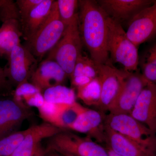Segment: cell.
Instances as JSON below:
<instances>
[{"label": "cell", "mask_w": 156, "mask_h": 156, "mask_svg": "<svg viewBox=\"0 0 156 156\" xmlns=\"http://www.w3.org/2000/svg\"><path fill=\"white\" fill-rule=\"evenodd\" d=\"M87 108L77 101L71 104H54L45 101L43 106L38 109L40 117L45 122L68 130Z\"/></svg>", "instance_id": "obj_13"}, {"label": "cell", "mask_w": 156, "mask_h": 156, "mask_svg": "<svg viewBox=\"0 0 156 156\" xmlns=\"http://www.w3.org/2000/svg\"><path fill=\"white\" fill-rule=\"evenodd\" d=\"M30 131V128L17 131L0 139V156H10L19 147Z\"/></svg>", "instance_id": "obj_24"}, {"label": "cell", "mask_w": 156, "mask_h": 156, "mask_svg": "<svg viewBox=\"0 0 156 156\" xmlns=\"http://www.w3.org/2000/svg\"><path fill=\"white\" fill-rule=\"evenodd\" d=\"M87 57H88L87 56H83L82 53L80 55L75 66L72 76L70 79L75 77L80 76L83 75V70Z\"/></svg>", "instance_id": "obj_30"}, {"label": "cell", "mask_w": 156, "mask_h": 156, "mask_svg": "<svg viewBox=\"0 0 156 156\" xmlns=\"http://www.w3.org/2000/svg\"><path fill=\"white\" fill-rule=\"evenodd\" d=\"M76 97L85 104L90 106H97L101 95V87L96 79L83 87L77 88Z\"/></svg>", "instance_id": "obj_23"}, {"label": "cell", "mask_w": 156, "mask_h": 156, "mask_svg": "<svg viewBox=\"0 0 156 156\" xmlns=\"http://www.w3.org/2000/svg\"><path fill=\"white\" fill-rule=\"evenodd\" d=\"M130 115L156 134V84L148 81Z\"/></svg>", "instance_id": "obj_16"}, {"label": "cell", "mask_w": 156, "mask_h": 156, "mask_svg": "<svg viewBox=\"0 0 156 156\" xmlns=\"http://www.w3.org/2000/svg\"><path fill=\"white\" fill-rule=\"evenodd\" d=\"M46 156H62L59 153L53 150L45 149Z\"/></svg>", "instance_id": "obj_31"}, {"label": "cell", "mask_w": 156, "mask_h": 156, "mask_svg": "<svg viewBox=\"0 0 156 156\" xmlns=\"http://www.w3.org/2000/svg\"><path fill=\"white\" fill-rule=\"evenodd\" d=\"M45 101L58 104H71L76 101V94L72 88L59 85L49 88L43 93Z\"/></svg>", "instance_id": "obj_21"}, {"label": "cell", "mask_w": 156, "mask_h": 156, "mask_svg": "<svg viewBox=\"0 0 156 156\" xmlns=\"http://www.w3.org/2000/svg\"><path fill=\"white\" fill-rule=\"evenodd\" d=\"M107 26L108 50L112 61L122 65L126 71L138 70V47L128 38L122 25L108 16Z\"/></svg>", "instance_id": "obj_2"}, {"label": "cell", "mask_w": 156, "mask_h": 156, "mask_svg": "<svg viewBox=\"0 0 156 156\" xmlns=\"http://www.w3.org/2000/svg\"><path fill=\"white\" fill-rule=\"evenodd\" d=\"M59 154H60V153H59ZM61 154V156H63V155L61 154Z\"/></svg>", "instance_id": "obj_34"}, {"label": "cell", "mask_w": 156, "mask_h": 156, "mask_svg": "<svg viewBox=\"0 0 156 156\" xmlns=\"http://www.w3.org/2000/svg\"><path fill=\"white\" fill-rule=\"evenodd\" d=\"M8 67L5 68L8 80L12 87L28 83L38 66V60L25 46L15 47L8 58Z\"/></svg>", "instance_id": "obj_9"}, {"label": "cell", "mask_w": 156, "mask_h": 156, "mask_svg": "<svg viewBox=\"0 0 156 156\" xmlns=\"http://www.w3.org/2000/svg\"><path fill=\"white\" fill-rule=\"evenodd\" d=\"M46 149L69 154L73 156H109L106 148L88 137H82L63 130L49 138Z\"/></svg>", "instance_id": "obj_6"}, {"label": "cell", "mask_w": 156, "mask_h": 156, "mask_svg": "<svg viewBox=\"0 0 156 156\" xmlns=\"http://www.w3.org/2000/svg\"><path fill=\"white\" fill-rule=\"evenodd\" d=\"M139 65L144 76L149 82L156 85V41L144 52Z\"/></svg>", "instance_id": "obj_22"}, {"label": "cell", "mask_w": 156, "mask_h": 156, "mask_svg": "<svg viewBox=\"0 0 156 156\" xmlns=\"http://www.w3.org/2000/svg\"><path fill=\"white\" fill-rule=\"evenodd\" d=\"M106 148L107 150L109 156H121L115 153L113 151H112L109 148L107 147Z\"/></svg>", "instance_id": "obj_32"}, {"label": "cell", "mask_w": 156, "mask_h": 156, "mask_svg": "<svg viewBox=\"0 0 156 156\" xmlns=\"http://www.w3.org/2000/svg\"><path fill=\"white\" fill-rule=\"evenodd\" d=\"M97 79L101 87V95L97 107L105 114L119 95L127 71L121 70L111 64H98Z\"/></svg>", "instance_id": "obj_8"}, {"label": "cell", "mask_w": 156, "mask_h": 156, "mask_svg": "<svg viewBox=\"0 0 156 156\" xmlns=\"http://www.w3.org/2000/svg\"><path fill=\"white\" fill-rule=\"evenodd\" d=\"M57 152H58L59 153L63 155L64 156H73L72 155L69 154L61 152L58 151Z\"/></svg>", "instance_id": "obj_33"}, {"label": "cell", "mask_w": 156, "mask_h": 156, "mask_svg": "<svg viewBox=\"0 0 156 156\" xmlns=\"http://www.w3.org/2000/svg\"><path fill=\"white\" fill-rule=\"evenodd\" d=\"M148 82L138 70L134 72H127L119 93L108 109L109 113L130 115Z\"/></svg>", "instance_id": "obj_10"}, {"label": "cell", "mask_w": 156, "mask_h": 156, "mask_svg": "<svg viewBox=\"0 0 156 156\" xmlns=\"http://www.w3.org/2000/svg\"><path fill=\"white\" fill-rule=\"evenodd\" d=\"M155 0H99L97 1L109 17L119 23L130 21L139 11Z\"/></svg>", "instance_id": "obj_15"}, {"label": "cell", "mask_w": 156, "mask_h": 156, "mask_svg": "<svg viewBox=\"0 0 156 156\" xmlns=\"http://www.w3.org/2000/svg\"><path fill=\"white\" fill-rule=\"evenodd\" d=\"M33 114L22 101L14 98L0 100V139L17 131L22 123Z\"/></svg>", "instance_id": "obj_12"}, {"label": "cell", "mask_w": 156, "mask_h": 156, "mask_svg": "<svg viewBox=\"0 0 156 156\" xmlns=\"http://www.w3.org/2000/svg\"><path fill=\"white\" fill-rule=\"evenodd\" d=\"M68 77L64 71L56 62L45 59L34 71L29 83L43 94L45 90L59 85H63Z\"/></svg>", "instance_id": "obj_17"}, {"label": "cell", "mask_w": 156, "mask_h": 156, "mask_svg": "<svg viewBox=\"0 0 156 156\" xmlns=\"http://www.w3.org/2000/svg\"><path fill=\"white\" fill-rule=\"evenodd\" d=\"M83 44L78 23V13L67 26L63 36L48 53L46 59L56 62L71 78L77 60L82 54Z\"/></svg>", "instance_id": "obj_3"}, {"label": "cell", "mask_w": 156, "mask_h": 156, "mask_svg": "<svg viewBox=\"0 0 156 156\" xmlns=\"http://www.w3.org/2000/svg\"><path fill=\"white\" fill-rule=\"evenodd\" d=\"M56 3L59 17L67 26L77 14L76 10L79 8V1L58 0Z\"/></svg>", "instance_id": "obj_25"}, {"label": "cell", "mask_w": 156, "mask_h": 156, "mask_svg": "<svg viewBox=\"0 0 156 156\" xmlns=\"http://www.w3.org/2000/svg\"><path fill=\"white\" fill-rule=\"evenodd\" d=\"M12 86L8 80L5 68L0 67V93L7 94L14 93Z\"/></svg>", "instance_id": "obj_29"}, {"label": "cell", "mask_w": 156, "mask_h": 156, "mask_svg": "<svg viewBox=\"0 0 156 156\" xmlns=\"http://www.w3.org/2000/svg\"><path fill=\"white\" fill-rule=\"evenodd\" d=\"M78 23L83 45L98 64L111 63L108 50L107 14L92 0L79 1Z\"/></svg>", "instance_id": "obj_1"}, {"label": "cell", "mask_w": 156, "mask_h": 156, "mask_svg": "<svg viewBox=\"0 0 156 156\" xmlns=\"http://www.w3.org/2000/svg\"><path fill=\"white\" fill-rule=\"evenodd\" d=\"M43 0H17L16 3L19 10L21 20L32 10L41 3Z\"/></svg>", "instance_id": "obj_27"}, {"label": "cell", "mask_w": 156, "mask_h": 156, "mask_svg": "<svg viewBox=\"0 0 156 156\" xmlns=\"http://www.w3.org/2000/svg\"><path fill=\"white\" fill-rule=\"evenodd\" d=\"M66 26L60 19L56 1H54L49 16L25 47L39 60L54 48L61 39Z\"/></svg>", "instance_id": "obj_4"}, {"label": "cell", "mask_w": 156, "mask_h": 156, "mask_svg": "<svg viewBox=\"0 0 156 156\" xmlns=\"http://www.w3.org/2000/svg\"><path fill=\"white\" fill-rule=\"evenodd\" d=\"M128 25V38L137 47L153 38L156 35V1L137 13Z\"/></svg>", "instance_id": "obj_11"}, {"label": "cell", "mask_w": 156, "mask_h": 156, "mask_svg": "<svg viewBox=\"0 0 156 156\" xmlns=\"http://www.w3.org/2000/svg\"><path fill=\"white\" fill-rule=\"evenodd\" d=\"M63 130L45 122L32 126L19 147L10 156H45L46 152L42 141Z\"/></svg>", "instance_id": "obj_14"}, {"label": "cell", "mask_w": 156, "mask_h": 156, "mask_svg": "<svg viewBox=\"0 0 156 156\" xmlns=\"http://www.w3.org/2000/svg\"><path fill=\"white\" fill-rule=\"evenodd\" d=\"M105 118L104 114L99 111L87 108L68 130L87 134L88 137L104 142Z\"/></svg>", "instance_id": "obj_19"}, {"label": "cell", "mask_w": 156, "mask_h": 156, "mask_svg": "<svg viewBox=\"0 0 156 156\" xmlns=\"http://www.w3.org/2000/svg\"><path fill=\"white\" fill-rule=\"evenodd\" d=\"M0 56L8 58L12 50L20 44L22 23L16 2L0 1Z\"/></svg>", "instance_id": "obj_5"}, {"label": "cell", "mask_w": 156, "mask_h": 156, "mask_svg": "<svg viewBox=\"0 0 156 156\" xmlns=\"http://www.w3.org/2000/svg\"><path fill=\"white\" fill-rule=\"evenodd\" d=\"M105 124L110 128L156 153V134L128 114L108 113Z\"/></svg>", "instance_id": "obj_7"}, {"label": "cell", "mask_w": 156, "mask_h": 156, "mask_svg": "<svg viewBox=\"0 0 156 156\" xmlns=\"http://www.w3.org/2000/svg\"><path fill=\"white\" fill-rule=\"evenodd\" d=\"M39 92H41L39 89L30 83L28 82L21 84L16 87L13 93V98L17 101H20L21 98L24 96L35 94Z\"/></svg>", "instance_id": "obj_26"}, {"label": "cell", "mask_w": 156, "mask_h": 156, "mask_svg": "<svg viewBox=\"0 0 156 156\" xmlns=\"http://www.w3.org/2000/svg\"><path fill=\"white\" fill-rule=\"evenodd\" d=\"M54 1L43 0L21 20L23 37L27 42L37 31L50 14Z\"/></svg>", "instance_id": "obj_20"}, {"label": "cell", "mask_w": 156, "mask_h": 156, "mask_svg": "<svg viewBox=\"0 0 156 156\" xmlns=\"http://www.w3.org/2000/svg\"><path fill=\"white\" fill-rule=\"evenodd\" d=\"M23 100L25 101L27 106L29 107H35L37 108L43 106L45 102L43 94L41 92L24 96L21 98L20 101L23 102Z\"/></svg>", "instance_id": "obj_28"}, {"label": "cell", "mask_w": 156, "mask_h": 156, "mask_svg": "<svg viewBox=\"0 0 156 156\" xmlns=\"http://www.w3.org/2000/svg\"><path fill=\"white\" fill-rule=\"evenodd\" d=\"M105 124V123H104ZM104 142L107 147L121 156H156L149 149L117 133L104 125Z\"/></svg>", "instance_id": "obj_18"}]
</instances>
